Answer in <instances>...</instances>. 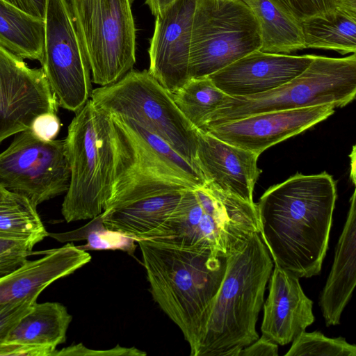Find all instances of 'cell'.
Here are the masks:
<instances>
[{
  "label": "cell",
  "instance_id": "f35d334b",
  "mask_svg": "<svg viewBox=\"0 0 356 356\" xmlns=\"http://www.w3.org/2000/svg\"><path fill=\"white\" fill-rule=\"evenodd\" d=\"M176 0H145V3L149 6L152 13L156 16L163 13Z\"/></svg>",
  "mask_w": 356,
  "mask_h": 356
},
{
  "label": "cell",
  "instance_id": "836d02e7",
  "mask_svg": "<svg viewBox=\"0 0 356 356\" xmlns=\"http://www.w3.org/2000/svg\"><path fill=\"white\" fill-rule=\"evenodd\" d=\"M49 348L31 346L18 343L0 342V356H52Z\"/></svg>",
  "mask_w": 356,
  "mask_h": 356
},
{
  "label": "cell",
  "instance_id": "83f0119b",
  "mask_svg": "<svg viewBox=\"0 0 356 356\" xmlns=\"http://www.w3.org/2000/svg\"><path fill=\"white\" fill-rule=\"evenodd\" d=\"M284 355L356 356V346L343 337L330 338L318 331H304L293 340Z\"/></svg>",
  "mask_w": 356,
  "mask_h": 356
},
{
  "label": "cell",
  "instance_id": "d4e9b609",
  "mask_svg": "<svg viewBox=\"0 0 356 356\" xmlns=\"http://www.w3.org/2000/svg\"><path fill=\"white\" fill-rule=\"evenodd\" d=\"M172 95L184 115L198 129L228 96L209 76L189 79Z\"/></svg>",
  "mask_w": 356,
  "mask_h": 356
},
{
  "label": "cell",
  "instance_id": "3957f363",
  "mask_svg": "<svg viewBox=\"0 0 356 356\" xmlns=\"http://www.w3.org/2000/svg\"><path fill=\"white\" fill-rule=\"evenodd\" d=\"M273 266L259 233L227 255L197 356H238L259 337L256 324Z\"/></svg>",
  "mask_w": 356,
  "mask_h": 356
},
{
  "label": "cell",
  "instance_id": "7c38bea8",
  "mask_svg": "<svg viewBox=\"0 0 356 356\" xmlns=\"http://www.w3.org/2000/svg\"><path fill=\"white\" fill-rule=\"evenodd\" d=\"M40 63L58 106L81 110L90 97L92 79L67 0H47Z\"/></svg>",
  "mask_w": 356,
  "mask_h": 356
},
{
  "label": "cell",
  "instance_id": "f546056e",
  "mask_svg": "<svg viewBox=\"0 0 356 356\" xmlns=\"http://www.w3.org/2000/svg\"><path fill=\"white\" fill-rule=\"evenodd\" d=\"M300 24L309 18L328 14L338 7L339 0H270Z\"/></svg>",
  "mask_w": 356,
  "mask_h": 356
},
{
  "label": "cell",
  "instance_id": "2e32d148",
  "mask_svg": "<svg viewBox=\"0 0 356 356\" xmlns=\"http://www.w3.org/2000/svg\"><path fill=\"white\" fill-rule=\"evenodd\" d=\"M315 55L293 56L255 50L209 76L227 95L245 97L274 90L301 74Z\"/></svg>",
  "mask_w": 356,
  "mask_h": 356
},
{
  "label": "cell",
  "instance_id": "8d00e7d4",
  "mask_svg": "<svg viewBox=\"0 0 356 356\" xmlns=\"http://www.w3.org/2000/svg\"><path fill=\"white\" fill-rule=\"evenodd\" d=\"M22 11L44 20L47 0H5Z\"/></svg>",
  "mask_w": 356,
  "mask_h": 356
},
{
  "label": "cell",
  "instance_id": "4dcf8cb0",
  "mask_svg": "<svg viewBox=\"0 0 356 356\" xmlns=\"http://www.w3.org/2000/svg\"><path fill=\"white\" fill-rule=\"evenodd\" d=\"M37 299L0 305V342L4 341L13 326L33 307Z\"/></svg>",
  "mask_w": 356,
  "mask_h": 356
},
{
  "label": "cell",
  "instance_id": "30bf717a",
  "mask_svg": "<svg viewBox=\"0 0 356 356\" xmlns=\"http://www.w3.org/2000/svg\"><path fill=\"white\" fill-rule=\"evenodd\" d=\"M110 115L113 126L114 168L111 192L104 210L150 195L184 192L203 186L155 152L123 118Z\"/></svg>",
  "mask_w": 356,
  "mask_h": 356
},
{
  "label": "cell",
  "instance_id": "74e56055",
  "mask_svg": "<svg viewBox=\"0 0 356 356\" xmlns=\"http://www.w3.org/2000/svg\"><path fill=\"white\" fill-rule=\"evenodd\" d=\"M27 256H8L0 258V278L20 267L27 260Z\"/></svg>",
  "mask_w": 356,
  "mask_h": 356
},
{
  "label": "cell",
  "instance_id": "cb8c5ba5",
  "mask_svg": "<svg viewBox=\"0 0 356 356\" xmlns=\"http://www.w3.org/2000/svg\"><path fill=\"white\" fill-rule=\"evenodd\" d=\"M306 49L356 52V14L341 8L300 22Z\"/></svg>",
  "mask_w": 356,
  "mask_h": 356
},
{
  "label": "cell",
  "instance_id": "44dd1931",
  "mask_svg": "<svg viewBox=\"0 0 356 356\" xmlns=\"http://www.w3.org/2000/svg\"><path fill=\"white\" fill-rule=\"evenodd\" d=\"M72 316L57 302L33 304L8 333L6 341L55 350L66 341Z\"/></svg>",
  "mask_w": 356,
  "mask_h": 356
},
{
  "label": "cell",
  "instance_id": "d590c367",
  "mask_svg": "<svg viewBox=\"0 0 356 356\" xmlns=\"http://www.w3.org/2000/svg\"><path fill=\"white\" fill-rule=\"evenodd\" d=\"M35 243L27 241H15L0 238V258L8 256L25 255L33 254Z\"/></svg>",
  "mask_w": 356,
  "mask_h": 356
},
{
  "label": "cell",
  "instance_id": "5b68a950",
  "mask_svg": "<svg viewBox=\"0 0 356 356\" xmlns=\"http://www.w3.org/2000/svg\"><path fill=\"white\" fill-rule=\"evenodd\" d=\"M64 141L70 183L61 213L67 222L92 219L104 211L111 192L114 144L111 115L88 99L75 113Z\"/></svg>",
  "mask_w": 356,
  "mask_h": 356
},
{
  "label": "cell",
  "instance_id": "8fae6325",
  "mask_svg": "<svg viewBox=\"0 0 356 356\" xmlns=\"http://www.w3.org/2000/svg\"><path fill=\"white\" fill-rule=\"evenodd\" d=\"M70 183L64 140H44L28 129L0 153V185L35 207L66 193Z\"/></svg>",
  "mask_w": 356,
  "mask_h": 356
},
{
  "label": "cell",
  "instance_id": "ab89813d",
  "mask_svg": "<svg viewBox=\"0 0 356 356\" xmlns=\"http://www.w3.org/2000/svg\"><path fill=\"white\" fill-rule=\"evenodd\" d=\"M20 196L8 192L0 185V204L12 202Z\"/></svg>",
  "mask_w": 356,
  "mask_h": 356
},
{
  "label": "cell",
  "instance_id": "5bb4252c",
  "mask_svg": "<svg viewBox=\"0 0 356 356\" xmlns=\"http://www.w3.org/2000/svg\"><path fill=\"white\" fill-rule=\"evenodd\" d=\"M326 104L301 108L257 113L206 129L227 143L260 155L266 149L298 135L334 113Z\"/></svg>",
  "mask_w": 356,
  "mask_h": 356
},
{
  "label": "cell",
  "instance_id": "7402d4cb",
  "mask_svg": "<svg viewBox=\"0 0 356 356\" xmlns=\"http://www.w3.org/2000/svg\"><path fill=\"white\" fill-rule=\"evenodd\" d=\"M44 41V20L0 0V45L22 59L40 62Z\"/></svg>",
  "mask_w": 356,
  "mask_h": 356
},
{
  "label": "cell",
  "instance_id": "e575fe53",
  "mask_svg": "<svg viewBox=\"0 0 356 356\" xmlns=\"http://www.w3.org/2000/svg\"><path fill=\"white\" fill-rule=\"evenodd\" d=\"M278 345L261 335L243 348L238 356H277Z\"/></svg>",
  "mask_w": 356,
  "mask_h": 356
},
{
  "label": "cell",
  "instance_id": "603a6c76",
  "mask_svg": "<svg viewBox=\"0 0 356 356\" xmlns=\"http://www.w3.org/2000/svg\"><path fill=\"white\" fill-rule=\"evenodd\" d=\"M253 12L259 26L260 51L290 54L306 49L300 24L270 0H242Z\"/></svg>",
  "mask_w": 356,
  "mask_h": 356
},
{
  "label": "cell",
  "instance_id": "484cf974",
  "mask_svg": "<svg viewBox=\"0 0 356 356\" xmlns=\"http://www.w3.org/2000/svg\"><path fill=\"white\" fill-rule=\"evenodd\" d=\"M47 232L36 207L24 197L0 204V238L36 244L47 236Z\"/></svg>",
  "mask_w": 356,
  "mask_h": 356
},
{
  "label": "cell",
  "instance_id": "f1b7e54d",
  "mask_svg": "<svg viewBox=\"0 0 356 356\" xmlns=\"http://www.w3.org/2000/svg\"><path fill=\"white\" fill-rule=\"evenodd\" d=\"M122 118H123L135 132L159 154L166 159L175 166L179 168L202 185L206 184V180L202 172L181 156L163 139L149 132L135 122L124 117Z\"/></svg>",
  "mask_w": 356,
  "mask_h": 356
},
{
  "label": "cell",
  "instance_id": "d6a6232c",
  "mask_svg": "<svg viewBox=\"0 0 356 356\" xmlns=\"http://www.w3.org/2000/svg\"><path fill=\"white\" fill-rule=\"evenodd\" d=\"M60 126V119L56 113H45L34 119L30 130L42 140H51L58 134Z\"/></svg>",
  "mask_w": 356,
  "mask_h": 356
},
{
  "label": "cell",
  "instance_id": "4316f807",
  "mask_svg": "<svg viewBox=\"0 0 356 356\" xmlns=\"http://www.w3.org/2000/svg\"><path fill=\"white\" fill-rule=\"evenodd\" d=\"M47 236L60 243L86 240V245L78 246L86 251L121 250L131 254L136 248L134 242L136 241L131 237L107 229L103 223L102 213L79 229L62 233L47 232Z\"/></svg>",
  "mask_w": 356,
  "mask_h": 356
},
{
  "label": "cell",
  "instance_id": "ac0fdd59",
  "mask_svg": "<svg viewBox=\"0 0 356 356\" xmlns=\"http://www.w3.org/2000/svg\"><path fill=\"white\" fill-rule=\"evenodd\" d=\"M197 132V161L206 182L252 202L254 187L261 172L257 166L259 155L200 129Z\"/></svg>",
  "mask_w": 356,
  "mask_h": 356
},
{
  "label": "cell",
  "instance_id": "ba28073f",
  "mask_svg": "<svg viewBox=\"0 0 356 356\" xmlns=\"http://www.w3.org/2000/svg\"><path fill=\"white\" fill-rule=\"evenodd\" d=\"M92 72L100 86L117 82L136 63L130 0H67Z\"/></svg>",
  "mask_w": 356,
  "mask_h": 356
},
{
  "label": "cell",
  "instance_id": "7a4b0ae2",
  "mask_svg": "<svg viewBox=\"0 0 356 356\" xmlns=\"http://www.w3.org/2000/svg\"><path fill=\"white\" fill-rule=\"evenodd\" d=\"M137 242L154 300L181 331L191 356H197L227 256L149 240Z\"/></svg>",
  "mask_w": 356,
  "mask_h": 356
},
{
  "label": "cell",
  "instance_id": "9c48e42d",
  "mask_svg": "<svg viewBox=\"0 0 356 356\" xmlns=\"http://www.w3.org/2000/svg\"><path fill=\"white\" fill-rule=\"evenodd\" d=\"M259 23L242 0H196L189 76L201 78L259 49Z\"/></svg>",
  "mask_w": 356,
  "mask_h": 356
},
{
  "label": "cell",
  "instance_id": "d6986e66",
  "mask_svg": "<svg viewBox=\"0 0 356 356\" xmlns=\"http://www.w3.org/2000/svg\"><path fill=\"white\" fill-rule=\"evenodd\" d=\"M44 255L26 260L0 278V305L35 298L56 280L67 276L90 262V254L73 243L36 252Z\"/></svg>",
  "mask_w": 356,
  "mask_h": 356
},
{
  "label": "cell",
  "instance_id": "52a82bcc",
  "mask_svg": "<svg viewBox=\"0 0 356 356\" xmlns=\"http://www.w3.org/2000/svg\"><path fill=\"white\" fill-rule=\"evenodd\" d=\"M90 97L107 114L131 120L159 136L201 171L197 129L179 110L172 93L148 70H131L117 82L92 90Z\"/></svg>",
  "mask_w": 356,
  "mask_h": 356
},
{
  "label": "cell",
  "instance_id": "277c9868",
  "mask_svg": "<svg viewBox=\"0 0 356 356\" xmlns=\"http://www.w3.org/2000/svg\"><path fill=\"white\" fill-rule=\"evenodd\" d=\"M254 233H259L256 204L207 182L186 191L173 211L144 239L227 256Z\"/></svg>",
  "mask_w": 356,
  "mask_h": 356
},
{
  "label": "cell",
  "instance_id": "4fadbf2b",
  "mask_svg": "<svg viewBox=\"0 0 356 356\" xmlns=\"http://www.w3.org/2000/svg\"><path fill=\"white\" fill-rule=\"evenodd\" d=\"M58 106L42 69L29 67L0 45V144L30 129L38 115L56 113Z\"/></svg>",
  "mask_w": 356,
  "mask_h": 356
},
{
  "label": "cell",
  "instance_id": "ffe728a7",
  "mask_svg": "<svg viewBox=\"0 0 356 356\" xmlns=\"http://www.w3.org/2000/svg\"><path fill=\"white\" fill-rule=\"evenodd\" d=\"M356 206L355 191L345 225L339 236L334 259L321 294L319 305L326 326L337 325L356 284Z\"/></svg>",
  "mask_w": 356,
  "mask_h": 356
},
{
  "label": "cell",
  "instance_id": "8992f818",
  "mask_svg": "<svg viewBox=\"0 0 356 356\" xmlns=\"http://www.w3.org/2000/svg\"><path fill=\"white\" fill-rule=\"evenodd\" d=\"M356 95V54L315 56L298 76L269 92L245 97L227 96L200 130L251 115L330 104L343 107Z\"/></svg>",
  "mask_w": 356,
  "mask_h": 356
},
{
  "label": "cell",
  "instance_id": "e0dca14e",
  "mask_svg": "<svg viewBox=\"0 0 356 356\" xmlns=\"http://www.w3.org/2000/svg\"><path fill=\"white\" fill-rule=\"evenodd\" d=\"M268 296L263 304L262 336L284 346L314 321L313 302L304 293L299 278L274 264Z\"/></svg>",
  "mask_w": 356,
  "mask_h": 356
},
{
  "label": "cell",
  "instance_id": "6da1fadb",
  "mask_svg": "<svg viewBox=\"0 0 356 356\" xmlns=\"http://www.w3.org/2000/svg\"><path fill=\"white\" fill-rule=\"evenodd\" d=\"M337 198L325 172L296 173L272 186L256 204L260 236L274 264L298 278L320 273Z\"/></svg>",
  "mask_w": 356,
  "mask_h": 356
},
{
  "label": "cell",
  "instance_id": "9a60e30c",
  "mask_svg": "<svg viewBox=\"0 0 356 356\" xmlns=\"http://www.w3.org/2000/svg\"><path fill=\"white\" fill-rule=\"evenodd\" d=\"M196 0H176L156 16L149 73L172 93L189 79L191 30Z\"/></svg>",
  "mask_w": 356,
  "mask_h": 356
},
{
  "label": "cell",
  "instance_id": "1f68e13d",
  "mask_svg": "<svg viewBox=\"0 0 356 356\" xmlns=\"http://www.w3.org/2000/svg\"><path fill=\"white\" fill-rule=\"evenodd\" d=\"M147 353L135 347L125 348L116 346L114 348L106 350H94L87 348L82 343L72 345L61 350H55L52 356L65 355H129L145 356Z\"/></svg>",
  "mask_w": 356,
  "mask_h": 356
}]
</instances>
